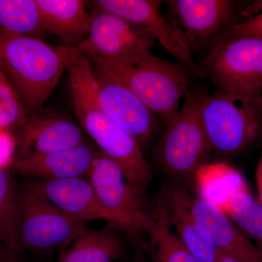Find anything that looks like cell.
Segmentation results:
<instances>
[{
  "label": "cell",
  "mask_w": 262,
  "mask_h": 262,
  "mask_svg": "<svg viewBox=\"0 0 262 262\" xmlns=\"http://www.w3.org/2000/svg\"><path fill=\"white\" fill-rule=\"evenodd\" d=\"M96 66L122 82L165 124L181 107L190 92L193 77L186 66L172 63L155 55L135 58L85 54Z\"/></svg>",
  "instance_id": "6da1fadb"
},
{
  "label": "cell",
  "mask_w": 262,
  "mask_h": 262,
  "mask_svg": "<svg viewBox=\"0 0 262 262\" xmlns=\"http://www.w3.org/2000/svg\"><path fill=\"white\" fill-rule=\"evenodd\" d=\"M70 86L75 115L84 134L120 166L127 180L145 194L152 180V169L140 144L103 112L92 76H78L71 80Z\"/></svg>",
  "instance_id": "7a4b0ae2"
},
{
  "label": "cell",
  "mask_w": 262,
  "mask_h": 262,
  "mask_svg": "<svg viewBox=\"0 0 262 262\" xmlns=\"http://www.w3.org/2000/svg\"><path fill=\"white\" fill-rule=\"evenodd\" d=\"M0 69L30 115L40 110L67 70L61 46H51L39 38L2 32Z\"/></svg>",
  "instance_id": "3957f363"
},
{
  "label": "cell",
  "mask_w": 262,
  "mask_h": 262,
  "mask_svg": "<svg viewBox=\"0 0 262 262\" xmlns=\"http://www.w3.org/2000/svg\"><path fill=\"white\" fill-rule=\"evenodd\" d=\"M201 67L219 92L262 107V39L220 37Z\"/></svg>",
  "instance_id": "277c9868"
},
{
  "label": "cell",
  "mask_w": 262,
  "mask_h": 262,
  "mask_svg": "<svg viewBox=\"0 0 262 262\" xmlns=\"http://www.w3.org/2000/svg\"><path fill=\"white\" fill-rule=\"evenodd\" d=\"M86 178L89 179L112 226L135 239L155 227L145 194L125 178L118 165L97 149Z\"/></svg>",
  "instance_id": "5b68a950"
},
{
  "label": "cell",
  "mask_w": 262,
  "mask_h": 262,
  "mask_svg": "<svg viewBox=\"0 0 262 262\" xmlns=\"http://www.w3.org/2000/svg\"><path fill=\"white\" fill-rule=\"evenodd\" d=\"M166 125L155 154L160 169L173 182L194 179L212 150L201 120L198 93L190 91Z\"/></svg>",
  "instance_id": "8992f818"
},
{
  "label": "cell",
  "mask_w": 262,
  "mask_h": 262,
  "mask_svg": "<svg viewBox=\"0 0 262 262\" xmlns=\"http://www.w3.org/2000/svg\"><path fill=\"white\" fill-rule=\"evenodd\" d=\"M21 198V242L24 252L39 259L49 257L57 248L68 247L89 232L83 221L55 206L33 181L20 184Z\"/></svg>",
  "instance_id": "52a82bcc"
},
{
  "label": "cell",
  "mask_w": 262,
  "mask_h": 262,
  "mask_svg": "<svg viewBox=\"0 0 262 262\" xmlns=\"http://www.w3.org/2000/svg\"><path fill=\"white\" fill-rule=\"evenodd\" d=\"M200 113L212 149L225 155L244 151L262 136L261 108L216 91L198 93Z\"/></svg>",
  "instance_id": "ba28073f"
},
{
  "label": "cell",
  "mask_w": 262,
  "mask_h": 262,
  "mask_svg": "<svg viewBox=\"0 0 262 262\" xmlns=\"http://www.w3.org/2000/svg\"><path fill=\"white\" fill-rule=\"evenodd\" d=\"M170 22L179 29L191 48L213 42L237 24V3L230 0H169Z\"/></svg>",
  "instance_id": "9c48e42d"
},
{
  "label": "cell",
  "mask_w": 262,
  "mask_h": 262,
  "mask_svg": "<svg viewBox=\"0 0 262 262\" xmlns=\"http://www.w3.org/2000/svg\"><path fill=\"white\" fill-rule=\"evenodd\" d=\"M98 103L103 112L139 144L153 134L157 117L135 95L106 70L93 69Z\"/></svg>",
  "instance_id": "30bf717a"
},
{
  "label": "cell",
  "mask_w": 262,
  "mask_h": 262,
  "mask_svg": "<svg viewBox=\"0 0 262 262\" xmlns=\"http://www.w3.org/2000/svg\"><path fill=\"white\" fill-rule=\"evenodd\" d=\"M13 134L14 157L56 152L89 141L80 125L61 114L46 110L31 115L27 123Z\"/></svg>",
  "instance_id": "8fae6325"
},
{
  "label": "cell",
  "mask_w": 262,
  "mask_h": 262,
  "mask_svg": "<svg viewBox=\"0 0 262 262\" xmlns=\"http://www.w3.org/2000/svg\"><path fill=\"white\" fill-rule=\"evenodd\" d=\"M89 37L77 47L84 54L135 58L149 56L155 39L146 29L106 12L93 13Z\"/></svg>",
  "instance_id": "7c38bea8"
},
{
  "label": "cell",
  "mask_w": 262,
  "mask_h": 262,
  "mask_svg": "<svg viewBox=\"0 0 262 262\" xmlns=\"http://www.w3.org/2000/svg\"><path fill=\"white\" fill-rule=\"evenodd\" d=\"M163 1L159 0H120L115 13L133 25L146 29L170 54L187 67L198 78L205 77L192 56V50L177 27L161 13Z\"/></svg>",
  "instance_id": "4fadbf2b"
},
{
  "label": "cell",
  "mask_w": 262,
  "mask_h": 262,
  "mask_svg": "<svg viewBox=\"0 0 262 262\" xmlns=\"http://www.w3.org/2000/svg\"><path fill=\"white\" fill-rule=\"evenodd\" d=\"M193 217L219 253L239 262H262V251L234 225L228 215L201 198H191Z\"/></svg>",
  "instance_id": "5bb4252c"
},
{
  "label": "cell",
  "mask_w": 262,
  "mask_h": 262,
  "mask_svg": "<svg viewBox=\"0 0 262 262\" xmlns=\"http://www.w3.org/2000/svg\"><path fill=\"white\" fill-rule=\"evenodd\" d=\"M97 149L89 141L56 152L14 157L10 168L27 180L35 182L86 177Z\"/></svg>",
  "instance_id": "9a60e30c"
},
{
  "label": "cell",
  "mask_w": 262,
  "mask_h": 262,
  "mask_svg": "<svg viewBox=\"0 0 262 262\" xmlns=\"http://www.w3.org/2000/svg\"><path fill=\"white\" fill-rule=\"evenodd\" d=\"M33 182L52 203L68 214L86 223L102 220L112 226L111 219L86 177Z\"/></svg>",
  "instance_id": "2e32d148"
},
{
  "label": "cell",
  "mask_w": 262,
  "mask_h": 262,
  "mask_svg": "<svg viewBox=\"0 0 262 262\" xmlns=\"http://www.w3.org/2000/svg\"><path fill=\"white\" fill-rule=\"evenodd\" d=\"M47 34L67 47H78L89 37L94 14L82 0H36Z\"/></svg>",
  "instance_id": "e0dca14e"
},
{
  "label": "cell",
  "mask_w": 262,
  "mask_h": 262,
  "mask_svg": "<svg viewBox=\"0 0 262 262\" xmlns=\"http://www.w3.org/2000/svg\"><path fill=\"white\" fill-rule=\"evenodd\" d=\"M166 188L170 222L179 238L196 261L214 262L219 252L193 217L190 209L192 196L180 183L173 182Z\"/></svg>",
  "instance_id": "ac0fdd59"
},
{
  "label": "cell",
  "mask_w": 262,
  "mask_h": 262,
  "mask_svg": "<svg viewBox=\"0 0 262 262\" xmlns=\"http://www.w3.org/2000/svg\"><path fill=\"white\" fill-rule=\"evenodd\" d=\"M0 251L13 262L26 256L21 242L20 184L8 169L0 168Z\"/></svg>",
  "instance_id": "d6986e66"
},
{
  "label": "cell",
  "mask_w": 262,
  "mask_h": 262,
  "mask_svg": "<svg viewBox=\"0 0 262 262\" xmlns=\"http://www.w3.org/2000/svg\"><path fill=\"white\" fill-rule=\"evenodd\" d=\"M121 232L107 225L80 236L65 248L59 250L56 262H112L126 251Z\"/></svg>",
  "instance_id": "ffe728a7"
},
{
  "label": "cell",
  "mask_w": 262,
  "mask_h": 262,
  "mask_svg": "<svg viewBox=\"0 0 262 262\" xmlns=\"http://www.w3.org/2000/svg\"><path fill=\"white\" fill-rule=\"evenodd\" d=\"M200 198L225 213L236 194L249 189L244 176L228 164L205 163L194 177Z\"/></svg>",
  "instance_id": "44dd1931"
},
{
  "label": "cell",
  "mask_w": 262,
  "mask_h": 262,
  "mask_svg": "<svg viewBox=\"0 0 262 262\" xmlns=\"http://www.w3.org/2000/svg\"><path fill=\"white\" fill-rule=\"evenodd\" d=\"M155 227L150 236L149 251L154 262H198L171 230L167 188L151 206Z\"/></svg>",
  "instance_id": "7402d4cb"
},
{
  "label": "cell",
  "mask_w": 262,
  "mask_h": 262,
  "mask_svg": "<svg viewBox=\"0 0 262 262\" xmlns=\"http://www.w3.org/2000/svg\"><path fill=\"white\" fill-rule=\"evenodd\" d=\"M0 32L42 39L46 34L36 0H0Z\"/></svg>",
  "instance_id": "603a6c76"
},
{
  "label": "cell",
  "mask_w": 262,
  "mask_h": 262,
  "mask_svg": "<svg viewBox=\"0 0 262 262\" xmlns=\"http://www.w3.org/2000/svg\"><path fill=\"white\" fill-rule=\"evenodd\" d=\"M225 213L262 251V206L250 189L236 194L229 202Z\"/></svg>",
  "instance_id": "cb8c5ba5"
},
{
  "label": "cell",
  "mask_w": 262,
  "mask_h": 262,
  "mask_svg": "<svg viewBox=\"0 0 262 262\" xmlns=\"http://www.w3.org/2000/svg\"><path fill=\"white\" fill-rule=\"evenodd\" d=\"M31 115L14 86L0 73V130L13 133L24 126Z\"/></svg>",
  "instance_id": "d4e9b609"
},
{
  "label": "cell",
  "mask_w": 262,
  "mask_h": 262,
  "mask_svg": "<svg viewBox=\"0 0 262 262\" xmlns=\"http://www.w3.org/2000/svg\"><path fill=\"white\" fill-rule=\"evenodd\" d=\"M221 37H253L262 39V13L251 17L247 20L236 24L227 32L224 33Z\"/></svg>",
  "instance_id": "484cf974"
},
{
  "label": "cell",
  "mask_w": 262,
  "mask_h": 262,
  "mask_svg": "<svg viewBox=\"0 0 262 262\" xmlns=\"http://www.w3.org/2000/svg\"><path fill=\"white\" fill-rule=\"evenodd\" d=\"M15 152V141L13 133L0 130V168H10Z\"/></svg>",
  "instance_id": "4316f807"
},
{
  "label": "cell",
  "mask_w": 262,
  "mask_h": 262,
  "mask_svg": "<svg viewBox=\"0 0 262 262\" xmlns=\"http://www.w3.org/2000/svg\"><path fill=\"white\" fill-rule=\"evenodd\" d=\"M256 181L258 192V201L262 206V155L258 160L256 170Z\"/></svg>",
  "instance_id": "83f0119b"
},
{
  "label": "cell",
  "mask_w": 262,
  "mask_h": 262,
  "mask_svg": "<svg viewBox=\"0 0 262 262\" xmlns=\"http://www.w3.org/2000/svg\"><path fill=\"white\" fill-rule=\"evenodd\" d=\"M214 262H239L234 258L229 257L228 256L222 254V253H218L217 257L215 258Z\"/></svg>",
  "instance_id": "f1b7e54d"
},
{
  "label": "cell",
  "mask_w": 262,
  "mask_h": 262,
  "mask_svg": "<svg viewBox=\"0 0 262 262\" xmlns=\"http://www.w3.org/2000/svg\"><path fill=\"white\" fill-rule=\"evenodd\" d=\"M133 262H148L140 252L138 253Z\"/></svg>",
  "instance_id": "f546056e"
},
{
  "label": "cell",
  "mask_w": 262,
  "mask_h": 262,
  "mask_svg": "<svg viewBox=\"0 0 262 262\" xmlns=\"http://www.w3.org/2000/svg\"><path fill=\"white\" fill-rule=\"evenodd\" d=\"M0 262H13V261H11V260L10 259V258H8L1 251H0Z\"/></svg>",
  "instance_id": "4dcf8cb0"
},
{
  "label": "cell",
  "mask_w": 262,
  "mask_h": 262,
  "mask_svg": "<svg viewBox=\"0 0 262 262\" xmlns=\"http://www.w3.org/2000/svg\"><path fill=\"white\" fill-rule=\"evenodd\" d=\"M2 70L1 69H0V73H1Z\"/></svg>",
  "instance_id": "1f68e13d"
}]
</instances>
